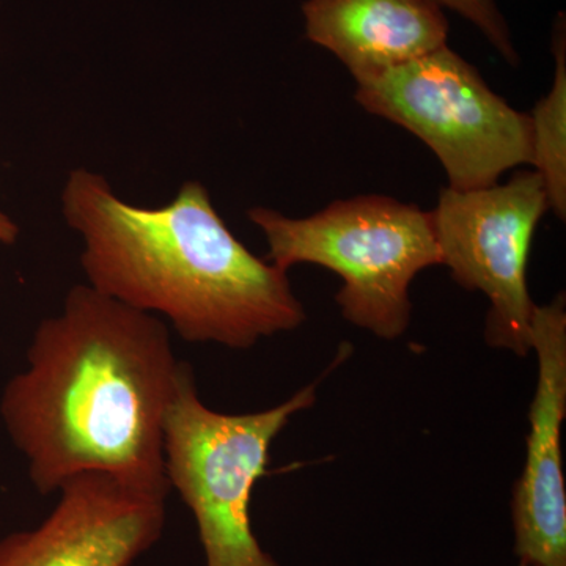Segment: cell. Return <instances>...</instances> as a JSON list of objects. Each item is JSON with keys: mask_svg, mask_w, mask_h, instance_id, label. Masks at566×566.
I'll use <instances>...</instances> for the list:
<instances>
[{"mask_svg": "<svg viewBox=\"0 0 566 566\" xmlns=\"http://www.w3.org/2000/svg\"><path fill=\"white\" fill-rule=\"evenodd\" d=\"M356 102L424 142L455 191L488 188L532 164L531 115L495 95L447 44L357 84Z\"/></svg>", "mask_w": 566, "mask_h": 566, "instance_id": "obj_5", "label": "cell"}, {"mask_svg": "<svg viewBox=\"0 0 566 566\" xmlns=\"http://www.w3.org/2000/svg\"><path fill=\"white\" fill-rule=\"evenodd\" d=\"M315 401L316 382L274 408L223 415L203 403L192 370L185 376L164 427V474L191 510L205 566H281L253 534V488L274 439Z\"/></svg>", "mask_w": 566, "mask_h": 566, "instance_id": "obj_4", "label": "cell"}, {"mask_svg": "<svg viewBox=\"0 0 566 566\" xmlns=\"http://www.w3.org/2000/svg\"><path fill=\"white\" fill-rule=\"evenodd\" d=\"M532 349L538 379L532 400L527 457L512 499L515 553L521 564L566 566V491L562 423L566 417L565 294L535 305Z\"/></svg>", "mask_w": 566, "mask_h": 566, "instance_id": "obj_8", "label": "cell"}, {"mask_svg": "<svg viewBox=\"0 0 566 566\" xmlns=\"http://www.w3.org/2000/svg\"><path fill=\"white\" fill-rule=\"evenodd\" d=\"M20 229L6 212L0 211V244H13L18 240Z\"/></svg>", "mask_w": 566, "mask_h": 566, "instance_id": "obj_12", "label": "cell"}, {"mask_svg": "<svg viewBox=\"0 0 566 566\" xmlns=\"http://www.w3.org/2000/svg\"><path fill=\"white\" fill-rule=\"evenodd\" d=\"M553 54L556 76L551 92L531 115L532 164L545 182L549 210L565 221L566 216V32L565 14L554 22Z\"/></svg>", "mask_w": 566, "mask_h": 566, "instance_id": "obj_10", "label": "cell"}, {"mask_svg": "<svg viewBox=\"0 0 566 566\" xmlns=\"http://www.w3.org/2000/svg\"><path fill=\"white\" fill-rule=\"evenodd\" d=\"M66 226L82 238L87 285L167 319L189 344L248 349L305 322L285 271L259 259L223 222L199 181L169 205L136 207L103 175L73 170L62 191Z\"/></svg>", "mask_w": 566, "mask_h": 566, "instance_id": "obj_2", "label": "cell"}, {"mask_svg": "<svg viewBox=\"0 0 566 566\" xmlns=\"http://www.w3.org/2000/svg\"><path fill=\"white\" fill-rule=\"evenodd\" d=\"M431 2L461 14L465 21L471 22L482 32L506 63L517 65L520 55L513 43L512 32L495 0H431Z\"/></svg>", "mask_w": 566, "mask_h": 566, "instance_id": "obj_11", "label": "cell"}, {"mask_svg": "<svg viewBox=\"0 0 566 566\" xmlns=\"http://www.w3.org/2000/svg\"><path fill=\"white\" fill-rule=\"evenodd\" d=\"M191 370L175 356L169 324L81 283L33 333L0 419L41 495L84 474L170 493L164 427Z\"/></svg>", "mask_w": 566, "mask_h": 566, "instance_id": "obj_1", "label": "cell"}, {"mask_svg": "<svg viewBox=\"0 0 566 566\" xmlns=\"http://www.w3.org/2000/svg\"><path fill=\"white\" fill-rule=\"evenodd\" d=\"M520 566H534V565L520 564Z\"/></svg>", "mask_w": 566, "mask_h": 566, "instance_id": "obj_13", "label": "cell"}, {"mask_svg": "<svg viewBox=\"0 0 566 566\" xmlns=\"http://www.w3.org/2000/svg\"><path fill=\"white\" fill-rule=\"evenodd\" d=\"M305 35L357 84L446 46L449 21L431 0H305Z\"/></svg>", "mask_w": 566, "mask_h": 566, "instance_id": "obj_9", "label": "cell"}, {"mask_svg": "<svg viewBox=\"0 0 566 566\" xmlns=\"http://www.w3.org/2000/svg\"><path fill=\"white\" fill-rule=\"evenodd\" d=\"M57 494L43 523L0 539V566H132L166 526L169 491L84 474Z\"/></svg>", "mask_w": 566, "mask_h": 566, "instance_id": "obj_7", "label": "cell"}, {"mask_svg": "<svg viewBox=\"0 0 566 566\" xmlns=\"http://www.w3.org/2000/svg\"><path fill=\"white\" fill-rule=\"evenodd\" d=\"M547 210L542 177L520 172L505 185L472 191L444 188L430 211L441 264L458 285L485 294L491 303L488 344L517 356L532 352L536 304L528 294L527 263Z\"/></svg>", "mask_w": 566, "mask_h": 566, "instance_id": "obj_6", "label": "cell"}, {"mask_svg": "<svg viewBox=\"0 0 566 566\" xmlns=\"http://www.w3.org/2000/svg\"><path fill=\"white\" fill-rule=\"evenodd\" d=\"M248 218L266 238L268 262L285 273L308 263L340 275L342 315L385 340L411 323L416 275L441 264L431 212L390 197L337 200L304 219L256 207Z\"/></svg>", "mask_w": 566, "mask_h": 566, "instance_id": "obj_3", "label": "cell"}]
</instances>
